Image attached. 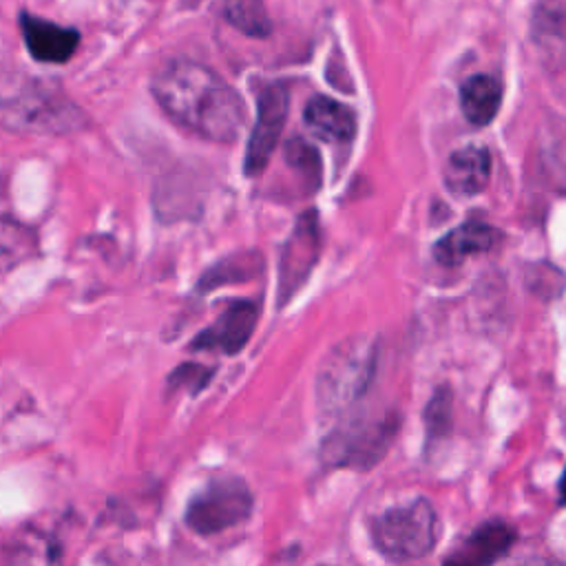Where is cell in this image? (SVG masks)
<instances>
[{"label":"cell","mask_w":566,"mask_h":566,"mask_svg":"<svg viewBox=\"0 0 566 566\" xmlns=\"http://www.w3.org/2000/svg\"><path fill=\"white\" fill-rule=\"evenodd\" d=\"M150 93L166 117L190 135L232 144L243 130V99L221 75L201 62H166L153 75Z\"/></svg>","instance_id":"1"},{"label":"cell","mask_w":566,"mask_h":566,"mask_svg":"<svg viewBox=\"0 0 566 566\" xmlns=\"http://www.w3.org/2000/svg\"><path fill=\"white\" fill-rule=\"evenodd\" d=\"M0 126L13 135L57 137L84 130L88 117L55 84L31 82L0 102Z\"/></svg>","instance_id":"2"},{"label":"cell","mask_w":566,"mask_h":566,"mask_svg":"<svg viewBox=\"0 0 566 566\" xmlns=\"http://www.w3.org/2000/svg\"><path fill=\"white\" fill-rule=\"evenodd\" d=\"M438 537L440 520L424 497L394 506L371 524L374 546L389 562L420 559L433 551Z\"/></svg>","instance_id":"3"},{"label":"cell","mask_w":566,"mask_h":566,"mask_svg":"<svg viewBox=\"0 0 566 566\" xmlns=\"http://www.w3.org/2000/svg\"><path fill=\"white\" fill-rule=\"evenodd\" d=\"M376 367V343L369 338H349L329 352L325 365L321 367L316 394L318 405L327 413H338L352 402H356Z\"/></svg>","instance_id":"4"},{"label":"cell","mask_w":566,"mask_h":566,"mask_svg":"<svg viewBox=\"0 0 566 566\" xmlns=\"http://www.w3.org/2000/svg\"><path fill=\"white\" fill-rule=\"evenodd\" d=\"M252 506V493L241 478H217L190 497L184 522L197 535H217L245 522Z\"/></svg>","instance_id":"5"},{"label":"cell","mask_w":566,"mask_h":566,"mask_svg":"<svg viewBox=\"0 0 566 566\" xmlns=\"http://www.w3.org/2000/svg\"><path fill=\"white\" fill-rule=\"evenodd\" d=\"M398 429L400 424L394 413H387L378 420L354 422L327 440L325 458L334 464L369 467L382 458Z\"/></svg>","instance_id":"6"},{"label":"cell","mask_w":566,"mask_h":566,"mask_svg":"<svg viewBox=\"0 0 566 566\" xmlns=\"http://www.w3.org/2000/svg\"><path fill=\"white\" fill-rule=\"evenodd\" d=\"M290 111V95L285 84H268L256 97V122L248 139L243 170L248 177H259L279 144Z\"/></svg>","instance_id":"7"},{"label":"cell","mask_w":566,"mask_h":566,"mask_svg":"<svg viewBox=\"0 0 566 566\" xmlns=\"http://www.w3.org/2000/svg\"><path fill=\"white\" fill-rule=\"evenodd\" d=\"M321 254V226L314 210L305 212L281 252L279 265V305H285L307 281Z\"/></svg>","instance_id":"8"},{"label":"cell","mask_w":566,"mask_h":566,"mask_svg":"<svg viewBox=\"0 0 566 566\" xmlns=\"http://www.w3.org/2000/svg\"><path fill=\"white\" fill-rule=\"evenodd\" d=\"M256 321H259V305L254 301H245V298L232 301L212 325H208L192 338L190 349L221 352L226 356H234L248 345L256 327Z\"/></svg>","instance_id":"9"},{"label":"cell","mask_w":566,"mask_h":566,"mask_svg":"<svg viewBox=\"0 0 566 566\" xmlns=\"http://www.w3.org/2000/svg\"><path fill=\"white\" fill-rule=\"evenodd\" d=\"M20 31L31 57L44 64H64L73 57L80 44V33L75 29L31 13L20 15Z\"/></svg>","instance_id":"10"},{"label":"cell","mask_w":566,"mask_h":566,"mask_svg":"<svg viewBox=\"0 0 566 566\" xmlns=\"http://www.w3.org/2000/svg\"><path fill=\"white\" fill-rule=\"evenodd\" d=\"M491 175V155L484 146H462L453 150L444 164V186L460 197L482 192Z\"/></svg>","instance_id":"11"},{"label":"cell","mask_w":566,"mask_h":566,"mask_svg":"<svg viewBox=\"0 0 566 566\" xmlns=\"http://www.w3.org/2000/svg\"><path fill=\"white\" fill-rule=\"evenodd\" d=\"M495 241H497V232L493 226L480 219H469L436 241L433 259L440 265L453 268L469 256L489 252L495 245Z\"/></svg>","instance_id":"12"},{"label":"cell","mask_w":566,"mask_h":566,"mask_svg":"<svg viewBox=\"0 0 566 566\" xmlns=\"http://www.w3.org/2000/svg\"><path fill=\"white\" fill-rule=\"evenodd\" d=\"M310 130L329 142H352L356 135V113L325 95H316L305 104L303 111Z\"/></svg>","instance_id":"13"},{"label":"cell","mask_w":566,"mask_h":566,"mask_svg":"<svg viewBox=\"0 0 566 566\" xmlns=\"http://www.w3.org/2000/svg\"><path fill=\"white\" fill-rule=\"evenodd\" d=\"M515 542V531L504 522H486L475 528L464 544L447 559L451 564H491L509 553L511 544Z\"/></svg>","instance_id":"14"},{"label":"cell","mask_w":566,"mask_h":566,"mask_svg":"<svg viewBox=\"0 0 566 566\" xmlns=\"http://www.w3.org/2000/svg\"><path fill=\"white\" fill-rule=\"evenodd\" d=\"M502 86L491 75H471L460 88V106L469 124L486 126L500 111Z\"/></svg>","instance_id":"15"},{"label":"cell","mask_w":566,"mask_h":566,"mask_svg":"<svg viewBox=\"0 0 566 566\" xmlns=\"http://www.w3.org/2000/svg\"><path fill=\"white\" fill-rule=\"evenodd\" d=\"M38 252V234L33 228L0 217V272H9L33 259Z\"/></svg>","instance_id":"16"},{"label":"cell","mask_w":566,"mask_h":566,"mask_svg":"<svg viewBox=\"0 0 566 566\" xmlns=\"http://www.w3.org/2000/svg\"><path fill=\"white\" fill-rule=\"evenodd\" d=\"M263 261L261 254L250 250V252H237L226 256L223 261L214 263L208 272L201 274L197 290L199 292H210L214 287L228 285V283H239V281H248L252 276H256V272L261 270Z\"/></svg>","instance_id":"17"},{"label":"cell","mask_w":566,"mask_h":566,"mask_svg":"<svg viewBox=\"0 0 566 566\" xmlns=\"http://www.w3.org/2000/svg\"><path fill=\"white\" fill-rule=\"evenodd\" d=\"M226 18L232 27L252 38H265L272 31L263 0H226Z\"/></svg>","instance_id":"18"},{"label":"cell","mask_w":566,"mask_h":566,"mask_svg":"<svg viewBox=\"0 0 566 566\" xmlns=\"http://www.w3.org/2000/svg\"><path fill=\"white\" fill-rule=\"evenodd\" d=\"M285 159L305 179H312L314 184H318V179H321V157H318V153L312 144L303 142L301 137L290 139L287 146H285Z\"/></svg>","instance_id":"19"},{"label":"cell","mask_w":566,"mask_h":566,"mask_svg":"<svg viewBox=\"0 0 566 566\" xmlns=\"http://www.w3.org/2000/svg\"><path fill=\"white\" fill-rule=\"evenodd\" d=\"M210 378H212L210 367H203V365H197V363H184V365L172 369L168 382H170V387L188 389L190 394H197L208 385Z\"/></svg>","instance_id":"20"},{"label":"cell","mask_w":566,"mask_h":566,"mask_svg":"<svg viewBox=\"0 0 566 566\" xmlns=\"http://www.w3.org/2000/svg\"><path fill=\"white\" fill-rule=\"evenodd\" d=\"M449 424V394L442 389L433 396L429 409H427V431L429 438L440 436V431H444Z\"/></svg>","instance_id":"21"},{"label":"cell","mask_w":566,"mask_h":566,"mask_svg":"<svg viewBox=\"0 0 566 566\" xmlns=\"http://www.w3.org/2000/svg\"><path fill=\"white\" fill-rule=\"evenodd\" d=\"M559 500H562V504H566V469H564V475L559 482Z\"/></svg>","instance_id":"22"}]
</instances>
